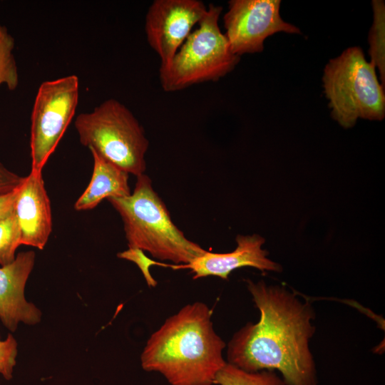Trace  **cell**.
<instances>
[{
    "label": "cell",
    "instance_id": "obj_1",
    "mask_svg": "<svg viewBox=\"0 0 385 385\" xmlns=\"http://www.w3.org/2000/svg\"><path fill=\"white\" fill-rule=\"evenodd\" d=\"M245 282L260 319L233 334L226 345V361L247 371H278L286 385H318L309 346L316 332L311 302L282 285Z\"/></svg>",
    "mask_w": 385,
    "mask_h": 385
},
{
    "label": "cell",
    "instance_id": "obj_2",
    "mask_svg": "<svg viewBox=\"0 0 385 385\" xmlns=\"http://www.w3.org/2000/svg\"><path fill=\"white\" fill-rule=\"evenodd\" d=\"M211 317L208 306L195 302L167 318L147 340L140 354L143 369L160 373L170 385H213L227 361L226 344Z\"/></svg>",
    "mask_w": 385,
    "mask_h": 385
},
{
    "label": "cell",
    "instance_id": "obj_3",
    "mask_svg": "<svg viewBox=\"0 0 385 385\" xmlns=\"http://www.w3.org/2000/svg\"><path fill=\"white\" fill-rule=\"evenodd\" d=\"M107 200L122 218L128 247L146 251L155 259L175 265L188 264L206 252L173 223L151 180L144 173L137 176L134 190L129 195Z\"/></svg>",
    "mask_w": 385,
    "mask_h": 385
},
{
    "label": "cell",
    "instance_id": "obj_4",
    "mask_svg": "<svg viewBox=\"0 0 385 385\" xmlns=\"http://www.w3.org/2000/svg\"><path fill=\"white\" fill-rule=\"evenodd\" d=\"M80 143L105 160L136 177L146 169L149 143L143 128L123 103L109 98L74 122Z\"/></svg>",
    "mask_w": 385,
    "mask_h": 385
},
{
    "label": "cell",
    "instance_id": "obj_5",
    "mask_svg": "<svg viewBox=\"0 0 385 385\" xmlns=\"http://www.w3.org/2000/svg\"><path fill=\"white\" fill-rule=\"evenodd\" d=\"M323 83L332 116L344 128L354 126L358 118H384V87L361 48H349L331 59L324 68Z\"/></svg>",
    "mask_w": 385,
    "mask_h": 385
},
{
    "label": "cell",
    "instance_id": "obj_6",
    "mask_svg": "<svg viewBox=\"0 0 385 385\" xmlns=\"http://www.w3.org/2000/svg\"><path fill=\"white\" fill-rule=\"evenodd\" d=\"M222 8L210 4L198 27L188 36L170 63L160 67L163 89L174 92L207 81H217L231 72L240 56L231 51L220 29Z\"/></svg>",
    "mask_w": 385,
    "mask_h": 385
},
{
    "label": "cell",
    "instance_id": "obj_7",
    "mask_svg": "<svg viewBox=\"0 0 385 385\" xmlns=\"http://www.w3.org/2000/svg\"><path fill=\"white\" fill-rule=\"evenodd\" d=\"M79 81L69 75L41 83L31 115V171L42 173L73 119L78 106Z\"/></svg>",
    "mask_w": 385,
    "mask_h": 385
},
{
    "label": "cell",
    "instance_id": "obj_8",
    "mask_svg": "<svg viewBox=\"0 0 385 385\" xmlns=\"http://www.w3.org/2000/svg\"><path fill=\"white\" fill-rule=\"evenodd\" d=\"M279 0H232L223 16L226 36L232 53L262 52L264 41L277 32L300 34V30L281 18Z\"/></svg>",
    "mask_w": 385,
    "mask_h": 385
},
{
    "label": "cell",
    "instance_id": "obj_9",
    "mask_svg": "<svg viewBox=\"0 0 385 385\" xmlns=\"http://www.w3.org/2000/svg\"><path fill=\"white\" fill-rule=\"evenodd\" d=\"M207 11L199 0H155L151 4L145 16V31L150 46L160 57V67L170 63Z\"/></svg>",
    "mask_w": 385,
    "mask_h": 385
},
{
    "label": "cell",
    "instance_id": "obj_10",
    "mask_svg": "<svg viewBox=\"0 0 385 385\" xmlns=\"http://www.w3.org/2000/svg\"><path fill=\"white\" fill-rule=\"evenodd\" d=\"M35 258L32 250L21 252L11 263L0 266V321L11 332L20 323L36 325L41 320V311L24 294Z\"/></svg>",
    "mask_w": 385,
    "mask_h": 385
},
{
    "label": "cell",
    "instance_id": "obj_11",
    "mask_svg": "<svg viewBox=\"0 0 385 385\" xmlns=\"http://www.w3.org/2000/svg\"><path fill=\"white\" fill-rule=\"evenodd\" d=\"M237 247L230 252L213 253L206 251L185 265H172L173 270L188 269L194 279L216 276L227 279L235 270L250 267L262 272H281L282 267L267 257L268 252L262 248L265 239L258 235H237Z\"/></svg>",
    "mask_w": 385,
    "mask_h": 385
},
{
    "label": "cell",
    "instance_id": "obj_12",
    "mask_svg": "<svg viewBox=\"0 0 385 385\" xmlns=\"http://www.w3.org/2000/svg\"><path fill=\"white\" fill-rule=\"evenodd\" d=\"M14 211L21 230V244L43 250L52 231V215L42 173L31 171L24 177Z\"/></svg>",
    "mask_w": 385,
    "mask_h": 385
},
{
    "label": "cell",
    "instance_id": "obj_13",
    "mask_svg": "<svg viewBox=\"0 0 385 385\" xmlns=\"http://www.w3.org/2000/svg\"><path fill=\"white\" fill-rule=\"evenodd\" d=\"M93 169L90 183L74 205L78 211L96 207L103 199L129 195L128 173L90 150Z\"/></svg>",
    "mask_w": 385,
    "mask_h": 385
},
{
    "label": "cell",
    "instance_id": "obj_14",
    "mask_svg": "<svg viewBox=\"0 0 385 385\" xmlns=\"http://www.w3.org/2000/svg\"><path fill=\"white\" fill-rule=\"evenodd\" d=\"M216 385H286L281 376L273 370L247 371L229 363L219 371Z\"/></svg>",
    "mask_w": 385,
    "mask_h": 385
},
{
    "label": "cell",
    "instance_id": "obj_15",
    "mask_svg": "<svg viewBox=\"0 0 385 385\" xmlns=\"http://www.w3.org/2000/svg\"><path fill=\"white\" fill-rule=\"evenodd\" d=\"M372 5L374 20L369 33V54L371 57V62L378 68L384 87V4L382 1H373Z\"/></svg>",
    "mask_w": 385,
    "mask_h": 385
},
{
    "label": "cell",
    "instance_id": "obj_16",
    "mask_svg": "<svg viewBox=\"0 0 385 385\" xmlns=\"http://www.w3.org/2000/svg\"><path fill=\"white\" fill-rule=\"evenodd\" d=\"M14 46V37L0 24V86L4 84L10 91H14L19 83Z\"/></svg>",
    "mask_w": 385,
    "mask_h": 385
},
{
    "label": "cell",
    "instance_id": "obj_17",
    "mask_svg": "<svg viewBox=\"0 0 385 385\" xmlns=\"http://www.w3.org/2000/svg\"><path fill=\"white\" fill-rule=\"evenodd\" d=\"M19 224L14 212L0 220V266L11 263L16 251L21 245Z\"/></svg>",
    "mask_w": 385,
    "mask_h": 385
},
{
    "label": "cell",
    "instance_id": "obj_18",
    "mask_svg": "<svg viewBox=\"0 0 385 385\" xmlns=\"http://www.w3.org/2000/svg\"><path fill=\"white\" fill-rule=\"evenodd\" d=\"M117 257L135 263L141 271L148 287H154L157 281L150 272V267L153 265L171 267L172 265L157 262L147 257L143 250L138 248L128 247V250L117 254Z\"/></svg>",
    "mask_w": 385,
    "mask_h": 385
},
{
    "label": "cell",
    "instance_id": "obj_19",
    "mask_svg": "<svg viewBox=\"0 0 385 385\" xmlns=\"http://www.w3.org/2000/svg\"><path fill=\"white\" fill-rule=\"evenodd\" d=\"M18 343L12 334H8L5 339H0V374L6 379L13 377L16 364Z\"/></svg>",
    "mask_w": 385,
    "mask_h": 385
},
{
    "label": "cell",
    "instance_id": "obj_20",
    "mask_svg": "<svg viewBox=\"0 0 385 385\" xmlns=\"http://www.w3.org/2000/svg\"><path fill=\"white\" fill-rule=\"evenodd\" d=\"M24 177L11 171L0 162V193L15 190L23 182Z\"/></svg>",
    "mask_w": 385,
    "mask_h": 385
},
{
    "label": "cell",
    "instance_id": "obj_21",
    "mask_svg": "<svg viewBox=\"0 0 385 385\" xmlns=\"http://www.w3.org/2000/svg\"><path fill=\"white\" fill-rule=\"evenodd\" d=\"M19 186L12 191L0 193V220L14 212Z\"/></svg>",
    "mask_w": 385,
    "mask_h": 385
}]
</instances>
